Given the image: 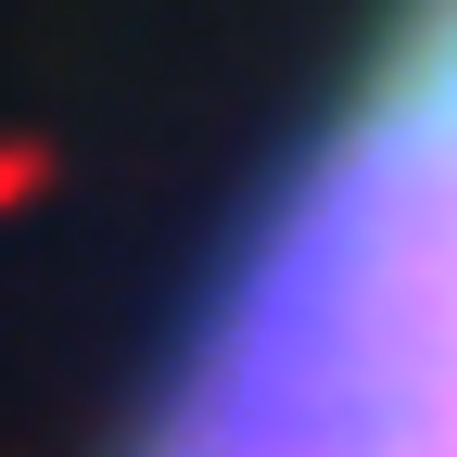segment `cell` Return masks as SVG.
<instances>
[{
	"label": "cell",
	"mask_w": 457,
	"mask_h": 457,
	"mask_svg": "<svg viewBox=\"0 0 457 457\" xmlns=\"http://www.w3.org/2000/svg\"><path fill=\"white\" fill-rule=\"evenodd\" d=\"M102 457H457V0L381 13Z\"/></svg>",
	"instance_id": "6da1fadb"
}]
</instances>
